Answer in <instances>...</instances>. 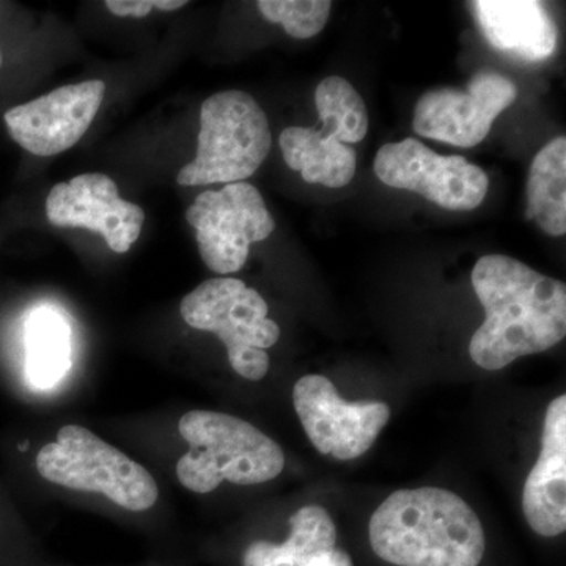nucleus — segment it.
Here are the masks:
<instances>
[{
    "mask_svg": "<svg viewBox=\"0 0 566 566\" xmlns=\"http://www.w3.org/2000/svg\"><path fill=\"white\" fill-rule=\"evenodd\" d=\"M471 281L486 315L469 344L479 367L502 370L520 357L547 352L564 340V282L497 253L476 262Z\"/></svg>",
    "mask_w": 566,
    "mask_h": 566,
    "instance_id": "1",
    "label": "nucleus"
},
{
    "mask_svg": "<svg viewBox=\"0 0 566 566\" xmlns=\"http://www.w3.org/2000/svg\"><path fill=\"white\" fill-rule=\"evenodd\" d=\"M376 556L397 566H479L485 531L464 499L444 488L398 490L370 520Z\"/></svg>",
    "mask_w": 566,
    "mask_h": 566,
    "instance_id": "2",
    "label": "nucleus"
},
{
    "mask_svg": "<svg viewBox=\"0 0 566 566\" xmlns=\"http://www.w3.org/2000/svg\"><path fill=\"white\" fill-rule=\"evenodd\" d=\"M178 430L189 450L178 460L177 475L192 493H211L222 482L259 485L274 480L285 468L281 446L238 417L186 412Z\"/></svg>",
    "mask_w": 566,
    "mask_h": 566,
    "instance_id": "3",
    "label": "nucleus"
},
{
    "mask_svg": "<svg viewBox=\"0 0 566 566\" xmlns=\"http://www.w3.org/2000/svg\"><path fill=\"white\" fill-rule=\"evenodd\" d=\"M271 145L270 120L252 95L214 93L200 109L196 159L178 172V185L245 181L268 158Z\"/></svg>",
    "mask_w": 566,
    "mask_h": 566,
    "instance_id": "4",
    "label": "nucleus"
},
{
    "mask_svg": "<svg viewBox=\"0 0 566 566\" xmlns=\"http://www.w3.org/2000/svg\"><path fill=\"white\" fill-rule=\"evenodd\" d=\"M36 469L48 482L104 494L132 512H144L158 501V485L147 469L80 424L59 430L57 441L36 455Z\"/></svg>",
    "mask_w": 566,
    "mask_h": 566,
    "instance_id": "5",
    "label": "nucleus"
},
{
    "mask_svg": "<svg viewBox=\"0 0 566 566\" xmlns=\"http://www.w3.org/2000/svg\"><path fill=\"white\" fill-rule=\"evenodd\" d=\"M266 301L240 279L205 281L181 301L182 319L193 329L221 338L230 365L249 381H260L270 370L266 348L277 344L281 327L268 318Z\"/></svg>",
    "mask_w": 566,
    "mask_h": 566,
    "instance_id": "6",
    "label": "nucleus"
},
{
    "mask_svg": "<svg viewBox=\"0 0 566 566\" xmlns=\"http://www.w3.org/2000/svg\"><path fill=\"white\" fill-rule=\"evenodd\" d=\"M186 221L196 230L203 263L222 275L243 270L251 245L275 230L262 193L244 181L197 196L186 211Z\"/></svg>",
    "mask_w": 566,
    "mask_h": 566,
    "instance_id": "7",
    "label": "nucleus"
},
{
    "mask_svg": "<svg viewBox=\"0 0 566 566\" xmlns=\"http://www.w3.org/2000/svg\"><path fill=\"white\" fill-rule=\"evenodd\" d=\"M374 169L386 186L419 193L449 211L475 210L490 186L485 170L463 156L438 155L412 137L382 145Z\"/></svg>",
    "mask_w": 566,
    "mask_h": 566,
    "instance_id": "8",
    "label": "nucleus"
},
{
    "mask_svg": "<svg viewBox=\"0 0 566 566\" xmlns=\"http://www.w3.org/2000/svg\"><path fill=\"white\" fill-rule=\"evenodd\" d=\"M516 85L491 70L475 73L464 88L424 92L416 104L412 128L419 136L453 147L482 144L499 115L515 103Z\"/></svg>",
    "mask_w": 566,
    "mask_h": 566,
    "instance_id": "9",
    "label": "nucleus"
},
{
    "mask_svg": "<svg viewBox=\"0 0 566 566\" xmlns=\"http://www.w3.org/2000/svg\"><path fill=\"white\" fill-rule=\"evenodd\" d=\"M293 405L315 449L338 461L368 452L390 419L386 403L345 401L322 375L303 376L294 385Z\"/></svg>",
    "mask_w": 566,
    "mask_h": 566,
    "instance_id": "10",
    "label": "nucleus"
},
{
    "mask_svg": "<svg viewBox=\"0 0 566 566\" xmlns=\"http://www.w3.org/2000/svg\"><path fill=\"white\" fill-rule=\"evenodd\" d=\"M106 84L85 81L63 85L3 115L11 139L35 156L70 150L91 128L102 107Z\"/></svg>",
    "mask_w": 566,
    "mask_h": 566,
    "instance_id": "11",
    "label": "nucleus"
},
{
    "mask_svg": "<svg viewBox=\"0 0 566 566\" xmlns=\"http://www.w3.org/2000/svg\"><path fill=\"white\" fill-rule=\"evenodd\" d=\"M46 216L51 226L102 234L117 253L133 248L145 222L139 205L123 200L115 181L104 174H82L55 185L46 199Z\"/></svg>",
    "mask_w": 566,
    "mask_h": 566,
    "instance_id": "12",
    "label": "nucleus"
},
{
    "mask_svg": "<svg viewBox=\"0 0 566 566\" xmlns=\"http://www.w3.org/2000/svg\"><path fill=\"white\" fill-rule=\"evenodd\" d=\"M523 512L532 531L558 536L566 531V397L547 406L542 452L523 491Z\"/></svg>",
    "mask_w": 566,
    "mask_h": 566,
    "instance_id": "13",
    "label": "nucleus"
},
{
    "mask_svg": "<svg viewBox=\"0 0 566 566\" xmlns=\"http://www.w3.org/2000/svg\"><path fill=\"white\" fill-rule=\"evenodd\" d=\"M472 9L488 43L528 62L549 59L557 48L558 28L536 0H475Z\"/></svg>",
    "mask_w": 566,
    "mask_h": 566,
    "instance_id": "14",
    "label": "nucleus"
},
{
    "mask_svg": "<svg viewBox=\"0 0 566 566\" xmlns=\"http://www.w3.org/2000/svg\"><path fill=\"white\" fill-rule=\"evenodd\" d=\"M279 144L286 166L311 185L344 188L356 175V150L319 128L292 126L282 132Z\"/></svg>",
    "mask_w": 566,
    "mask_h": 566,
    "instance_id": "15",
    "label": "nucleus"
},
{
    "mask_svg": "<svg viewBox=\"0 0 566 566\" xmlns=\"http://www.w3.org/2000/svg\"><path fill=\"white\" fill-rule=\"evenodd\" d=\"M286 542H253L245 549L243 566H307L315 557L335 549L337 528L329 513L318 505L303 506L290 517Z\"/></svg>",
    "mask_w": 566,
    "mask_h": 566,
    "instance_id": "16",
    "label": "nucleus"
},
{
    "mask_svg": "<svg viewBox=\"0 0 566 566\" xmlns=\"http://www.w3.org/2000/svg\"><path fill=\"white\" fill-rule=\"evenodd\" d=\"M527 218L549 237L566 233V139L556 137L532 161L527 180Z\"/></svg>",
    "mask_w": 566,
    "mask_h": 566,
    "instance_id": "17",
    "label": "nucleus"
},
{
    "mask_svg": "<svg viewBox=\"0 0 566 566\" xmlns=\"http://www.w3.org/2000/svg\"><path fill=\"white\" fill-rule=\"evenodd\" d=\"M28 378L33 387L50 389L70 368V327L57 312L39 308L28 322Z\"/></svg>",
    "mask_w": 566,
    "mask_h": 566,
    "instance_id": "18",
    "label": "nucleus"
},
{
    "mask_svg": "<svg viewBox=\"0 0 566 566\" xmlns=\"http://www.w3.org/2000/svg\"><path fill=\"white\" fill-rule=\"evenodd\" d=\"M319 129L342 144H359L367 136L370 118L363 96L344 77L331 76L319 82L315 92Z\"/></svg>",
    "mask_w": 566,
    "mask_h": 566,
    "instance_id": "19",
    "label": "nucleus"
},
{
    "mask_svg": "<svg viewBox=\"0 0 566 566\" xmlns=\"http://www.w3.org/2000/svg\"><path fill=\"white\" fill-rule=\"evenodd\" d=\"M264 20L281 24L297 40L314 39L326 28L333 10L329 0H260L256 3Z\"/></svg>",
    "mask_w": 566,
    "mask_h": 566,
    "instance_id": "20",
    "label": "nucleus"
},
{
    "mask_svg": "<svg viewBox=\"0 0 566 566\" xmlns=\"http://www.w3.org/2000/svg\"><path fill=\"white\" fill-rule=\"evenodd\" d=\"M156 0H107L104 6L115 17L140 18L148 17L156 9Z\"/></svg>",
    "mask_w": 566,
    "mask_h": 566,
    "instance_id": "21",
    "label": "nucleus"
},
{
    "mask_svg": "<svg viewBox=\"0 0 566 566\" xmlns=\"http://www.w3.org/2000/svg\"><path fill=\"white\" fill-rule=\"evenodd\" d=\"M307 566H354L352 557L345 551L333 549L315 557Z\"/></svg>",
    "mask_w": 566,
    "mask_h": 566,
    "instance_id": "22",
    "label": "nucleus"
},
{
    "mask_svg": "<svg viewBox=\"0 0 566 566\" xmlns=\"http://www.w3.org/2000/svg\"><path fill=\"white\" fill-rule=\"evenodd\" d=\"M0 66H2V54H0Z\"/></svg>",
    "mask_w": 566,
    "mask_h": 566,
    "instance_id": "23",
    "label": "nucleus"
}]
</instances>
